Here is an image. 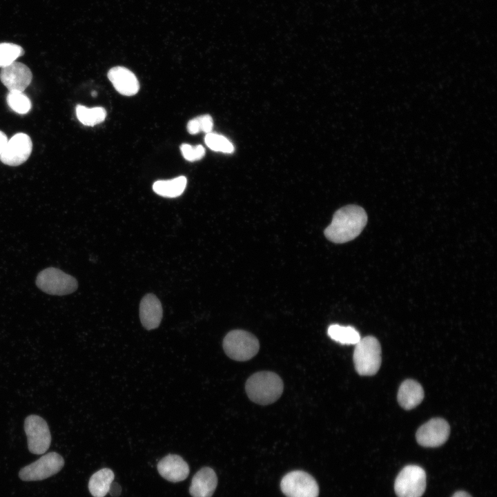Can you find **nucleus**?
Returning a JSON list of instances; mask_svg holds the SVG:
<instances>
[{
    "mask_svg": "<svg viewBox=\"0 0 497 497\" xmlns=\"http://www.w3.org/2000/svg\"><path fill=\"white\" fill-rule=\"evenodd\" d=\"M367 222V215L362 207L347 205L335 211L331 224L324 230V235L334 243H345L357 237Z\"/></svg>",
    "mask_w": 497,
    "mask_h": 497,
    "instance_id": "nucleus-1",
    "label": "nucleus"
},
{
    "mask_svg": "<svg viewBox=\"0 0 497 497\" xmlns=\"http://www.w3.org/2000/svg\"><path fill=\"white\" fill-rule=\"evenodd\" d=\"M283 386V382L277 374L271 371H260L248 378L245 389L251 401L267 405L275 402L281 396Z\"/></svg>",
    "mask_w": 497,
    "mask_h": 497,
    "instance_id": "nucleus-2",
    "label": "nucleus"
},
{
    "mask_svg": "<svg viewBox=\"0 0 497 497\" xmlns=\"http://www.w3.org/2000/svg\"><path fill=\"white\" fill-rule=\"evenodd\" d=\"M353 362L356 371L361 376H373L381 364V347L373 336L361 338L355 344Z\"/></svg>",
    "mask_w": 497,
    "mask_h": 497,
    "instance_id": "nucleus-3",
    "label": "nucleus"
},
{
    "mask_svg": "<svg viewBox=\"0 0 497 497\" xmlns=\"http://www.w3.org/2000/svg\"><path fill=\"white\" fill-rule=\"evenodd\" d=\"M257 338L252 333L240 329L228 332L223 340L225 353L237 361H246L254 357L259 351Z\"/></svg>",
    "mask_w": 497,
    "mask_h": 497,
    "instance_id": "nucleus-4",
    "label": "nucleus"
},
{
    "mask_svg": "<svg viewBox=\"0 0 497 497\" xmlns=\"http://www.w3.org/2000/svg\"><path fill=\"white\" fill-rule=\"evenodd\" d=\"M36 284L42 291L54 295L70 294L78 286L75 277L53 267L41 271L37 277Z\"/></svg>",
    "mask_w": 497,
    "mask_h": 497,
    "instance_id": "nucleus-5",
    "label": "nucleus"
},
{
    "mask_svg": "<svg viewBox=\"0 0 497 497\" xmlns=\"http://www.w3.org/2000/svg\"><path fill=\"white\" fill-rule=\"evenodd\" d=\"M426 488V474L418 465L405 467L397 476L394 489L398 497H421Z\"/></svg>",
    "mask_w": 497,
    "mask_h": 497,
    "instance_id": "nucleus-6",
    "label": "nucleus"
},
{
    "mask_svg": "<svg viewBox=\"0 0 497 497\" xmlns=\"http://www.w3.org/2000/svg\"><path fill=\"white\" fill-rule=\"evenodd\" d=\"M64 465V458L59 454L50 452L23 467L19 476L24 481L41 480L58 473Z\"/></svg>",
    "mask_w": 497,
    "mask_h": 497,
    "instance_id": "nucleus-7",
    "label": "nucleus"
},
{
    "mask_svg": "<svg viewBox=\"0 0 497 497\" xmlns=\"http://www.w3.org/2000/svg\"><path fill=\"white\" fill-rule=\"evenodd\" d=\"M280 487L287 497H318L319 488L315 480L302 471H293L282 479Z\"/></svg>",
    "mask_w": 497,
    "mask_h": 497,
    "instance_id": "nucleus-8",
    "label": "nucleus"
},
{
    "mask_svg": "<svg viewBox=\"0 0 497 497\" xmlns=\"http://www.w3.org/2000/svg\"><path fill=\"white\" fill-rule=\"evenodd\" d=\"M24 430L29 451L35 454H44L51 442V435L45 420L37 415L28 416L24 422Z\"/></svg>",
    "mask_w": 497,
    "mask_h": 497,
    "instance_id": "nucleus-9",
    "label": "nucleus"
},
{
    "mask_svg": "<svg viewBox=\"0 0 497 497\" xmlns=\"http://www.w3.org/2000/svg\"><path fill=\"white\" fill-rule=\"evenodd\" d=\"M32 149V142L30 137L23 133H17L8 139L0 160L8 166H19L29 158Z\"/></svg>",
    "mask_w": 497,
    "mask_h": 497,
    "instance_id": "nucleus-10",
    "label": "nucleus"
},
{
    "mask_svg": "<svg viewBox=\"0 0 497 497\" xmlns=\"http://www.w3.org/2000/svg\"><path fill=\"white\" fill-rule=\"evenodd\" d=\"M450 427L444 419L433 418L422 425L417 431L418 443L426 447H436L444 444L449 438Z\"/></svg>",
    "mask_w": 497,
    "mask_h": 497,
    "instance_id": "nucleus-11",
    "label": "nucleus"
},
{
    "mask_svg": "<svg viewBox=\"0 0 497 497\" xmlns=\"http://www.w3.org/2000/svg\"><path fill=\"white\" fill-rule=\"evenodd\" d=\"M32 78L30 68L17 61L2 68L0 72V79L9 91L23 92L30 85Z\"/></svg>",
    "mask_w": 497,
    "mask_h": 497,
    "instance_id": "nucleus-12",
    "label": "nucleus"
},
{
    "mask_svg": "<svg viewBox=\"0 0 497 497\" xmlns=\"http://www.w3.org/2000/svg\"><path fill=\"white\" fill-rule=\"evenodd\" d=\"M157 470L162 477L173 483L182 481L189 474L188 463L176 454L164 457L157 464Z\"/></svg>",
    "mask_w": 497,
    "mask_h": 497,
    "instance_id": "nucleus-13",
    "label": "nucleus"
},
{
    "mask_svg": "<svg viewBox=\"0 0 497 497\" xmlns=\"http://www.w3.org/2000/svg\"><path fill=\"white\" fill-rule=\"evenodd\" d=\"M163 310L160 301L156 295L148 293L141 300L139 318L142 326L147 330L159 327L162 318Z\"/></svg>",
    "mask_w": 497,
    "mask_h": 497,
    "instance_id": "nucleus-14",
    "label": "nucleus"
},
{
    "mask_svg": "<svg viewBox=\"0 0 497 497\" xmlns=\"http://www.w3.org/2000/svg\"><path fill=\"white\" fill-rule=\"evenodd\" d=\"M108 77L116 90L121 95H135L139 88V82L133 72L123 66L112 68L108 72Z\"/></svg>",
    "mask_w": 497,
    "mask_h": 497,
    "instance_id": "nucleus-15",
    "label": "nucleus"
},
{
    "mask_svg": "<svg viewBox=\"0 0 497 497\" xmlns=\"http://www.w3.org/2000/svg\"><path fill=\"white\" fill-rule=\"evenodd\" d=\"M217 484V478L210 467H203L193 476L189 492L192 497H211Z\"/></svg>",
    "mask_w": 497,
    "mask_h": 497,
    "instance_id": "nucleus-16",
    "label": "nucleus"
},
{
    "mask_svg": "<svg viewBox=\"0 0 497 497\" xmlns=\"http://www.w3.org/2000/svg\"><path fill=\"white\" fill-rule=\"evenodd\" d=\"M424 390L416 380H406L400 386L398 401L405 409L409 410L418 406L423 400Z\"/></svg>",
    "mask_w": 497,
    "mask_h": 497,
    "instance_id": "nucleus-17",
    "label": "nucleus"
},
{
    "mask_svg": "<svg viewBox=\"0 0 497 497\" xmlns=\"http://www.w3.org/2000/svg\"><path fill=\"white\" fill-rule=\"evenodd\" d=\"M115 475L110 469L104 468L92 475L88 482V489L94 497H104L109 491Z\"/></svg>",
    "mask_w": 497,
    "mask_h": 497,
    "instance_id": "nucleus-18",
    "label": "nucleus"
},
{
    "mask_svg": "<svg viewBox=\"0 0 497 497\" xmlns=\"http://www.w3.org/2000/svg\"><path fill=\"white\" fill-rule=\"evenodd\" d=\"M187 179L184 176H179L172 179L158 180L153 185V189L157 195L165 197H177L182 194Z\"/></svg>",
    "mask_w": 497,
    "mask_h": 497,
    "instance_id": "nucleus-19",
    "label": "nucleus"
},
{
    "mask_svg": "<svg viewBox=\"0 0 497 497\" xmlns=\"http://www.w3.org/2000/svg\"><path fill=\"white\" fill-rule=\"evenodd\" d=\"M327 333L332 340L342 344H356L361 339L359 332L350 326L331 324Z\"/></svg>",
    "mask_w": 497,
    "mask_h": 497,
    "instance_id": "nucleus-20",
    "label": "nucleus"
},
{
    "mask_svg": "<svg viewBox=\"0 0 497 497\" xmlns=\"http://www.w3.org/2000/svg\"><path fill=\"white\" fill-rule=\"evenodd\" d=\"M76 115L81 124L85 126H92L105 119L106 112L102 107L87 108L84 106L77 105Z\"/></svg>",
    "mask_w": 497,
    "mask_h": 497,
    "instance_id": "nucleus-21",
    "label": "nucleus"
},
{
    "mask_svg": "<svg viewBox=\"0 0 497 497\" xmlns=\"http://www.w3.org/2000/svg\"><path fill=\"white\" fill-rule=\"evenodd\" d=\"M6 101L9 107L19 114L28 113L32 107L30 100L23 92L9 91Z\"/></svg>",
    "mask_w": 497,
    "mask_h": 497,
    "instance_id": "nucleus-22",
    "label": "nucleus"
},
{
    "mask_svg": "<svg viewBox=\"0 0 497 497\" xmlns=\"http://www.w3.org/2000/svg\"><path fill=\"white\" fill-rule=\"evenodd\" d=\"M23 49L19 45L11 43H0V68H4L16 61L23 55Z\"/></svg>",
    "mask_w": 497,
    "mask_h": 497,
    "instance_id": "nucleus-23",
    "label": "nucleus"
},
{
    "mask_svg": "<svg viewBox=\"0 0 497 497\" xmlns=\"http://www.w3.org/2000/svg\"><path fill=\"white\" fill-rule=\"evenodd\" d=\"M206 144L212 150L223 153H232L234 150L233 144L224 137L208 133L205 137Z\"/></svg>",
    "mask_w": 497,
    "mask_h": 497,
    "instance_id": "nucleus-24",
    "label": "nucleus"
},
{
    "mask_svg": "<svg viewBox=\"0 0 497 497\" xmlns=\"http://www.w3.org/2000/svg\"><path fill=\"white\" fill-rule=\"evenodd\" d=\"M180 150L184 157L190 162L202 159L205 153L204 148L202 145L193 146L188 144H182Z\"/></svg>",
    "mask_w": 497,
    "mask_h": 497,
    "instance_id": "nucleus-25",
    "label": "nucleus"
},
{
    "mask_svg": "<svg viewBox=\"0 0 497 497\" xmlns=\"http://www.w3.org/2000/svg\"><path fill=\"white\" fill-rule=\"evenodd\" d=\"M199 131L211 133L213 126L212 117L208 115H201L195 118Z\"/></svg>",
    "mask_w": 497,
    "mask_h": 497,
    "instance_id": "nucleus-26",
    "label": "nucleus"
},
{
    "mask_svg": "<svg viewBox=\"0 0 497 497\" xmlns=\"http://www.w3.org/2000/svg\"><path fill=\"white\" fill-rule=\"evenodd\" d=\"M121 491V486L117 483L113 481L112 483L110 484L108 493H110V494L112 496L117 497L120 495Z\"/></svg>",
    "mask_w": 497,
    "mask_h": 497,
    "instance_id": "nucleus-27",
    "label": "nucleus"
},
{
    "mask_svg": "<svg viewBox=\"0 0 497 497\" xmlns=\"http://www.w3.org/2000/svg\"><path fill=\"white\" fill-rule=\"evenodd\" d=\"M7 142L8 138L6 135L3 132L0 130V156L3 153Z\"/></svg>",
    "mask_w": 497,
    "mask_h": 497,
    "instance_id": "nucleus-28",
    "label": "nucleus"
},
{
    "mask_svg": "<svg viewBox=\"0 0 497 497\" xmlns=\"http://www.w3.org/2000/svg\"><path fill=\"white\" fill-rule=\"evenodd\" d=\"M452 497H471L467 492L464 491H456Z\"/></svg>",
    "mask_w": 497,
    "mask_h": 497,
    "instance_id": "nucleus-29",
    "label": "nucleus"
},
{
    "mask_svg": "<svg viewBox=\"0 0 497 497\" xmlns=\"http://www.w3.org/2000/svg\"><path fill=\"white\" fill-rule=\"evenodd\" d=\"M97 95V92L95 91L92 92V96L95 97Z\"/></svg>",
    "mask_w": 497,
    "mask_h": 497,
    "instance_id": "nucleus-30",
    "label": "nucleus"
}]
</instances>
